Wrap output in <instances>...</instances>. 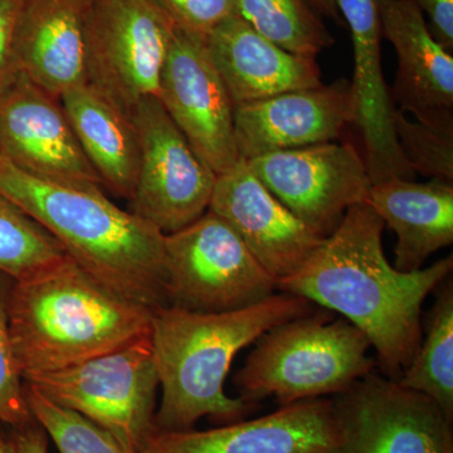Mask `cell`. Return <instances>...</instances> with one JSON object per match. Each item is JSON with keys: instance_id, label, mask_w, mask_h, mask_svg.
<instances>
[{"instance_id": "1", "label": "cell", "mask_w": 453, "mask_h": 453, "mask_svg": "<svg viewBox=\"0 0 453 453\" xmlns=\"http://www.w3.org/2000/svg\"><path fill=\"white\" fill-rule=\"evenodd\" d=\"M384 226L366 203L354 205L309 261L277 282V290L342 315L371 342L380 374L398 381L422 342L423 303L452 275L453 256L401 273L384 255Z\"/></svg>"}, {"instance_id": "2", "label": "cell", "mask_w": 453, "mask_h": 453, "mask_svg": "<svg viewBox=\"0 0 453 453\" xmlns=\"http://www.w3.org/2000/svg\"><path fill=\"white\" fill-rule=\"evenodd\" d=\"M312 311L314 303L282 291L232 311L154 309L150 340L162 388L155 413L157 431H189L203 417L229 425L256 412L258 404L226 395L234 357L277 325Z\"/></svg>"}, {"instance_id": "3", "label": "cell", "mask_w": 453, "mask_h": 453, "mask_svg": "<svg viewBox=\"0 0 453 453\" xmlns=\"http://www.w3.org/2000/svg\"><path fill=\"white\" fill-rule=\"evenodd\" d=\"M0 196L40 223L83 271L150 309L166 305L164 235L103 188L35 177L0 155Z\"/></svg>"}, {"instance_id": "4", "label": "cell", "mask_w": 453, "mask_h": 453, "mask_svg": "<svg viewBox=\"0 0 453 453\" xmlns=\"http://www.w3.org/2000/svg\"><path fill=\"white\" fill-rule=\"evenodd\" d=\"M153 310L116 294L70 257L13 281L7 312L18 372L25 380L149 335Z\"/></svg>"}, {"instance_id": "5", "label": "cell", "mask_w": 453, "mask_h": 453, "mask_svg": "<svg viewBox=\"0 0 453 453\" xmlns=\"http://www.w3.org/2000/svg\"><path fill=\"white\" fill-rule=\"evenodd\" d=\"M368 338L329 310L312 311L273 327L256 342L234 375L241 398L280 405L336 395L375 371Z\"/></svg>"}, {"instance_id": "6", "label": "cell", "mask_w": 453, "mask_h": 453, "mask_svg": "<svg viewBox=\"0 0 453 453\" xmlns=\"http://www.w3.org/2000/svg\"><path fill=\"white\" fill-rule=\"evenodd\" d=\"M25 381L50 401L106 429L127 451L139 453L157 431L159 377L150 334L103 356Z\"/></svg>"}, {"instance_id": "7", "label": "cell", "mask_w": 453, "mask_h": 453, "mask_svg": "<svg viewBox=\"0 0 453 453\" xmlns=\"http://www.w3.org/2000/svg\"><path fill=\"white\" fill-rule=\"evenodd\" d=\"M164 255L166 305L196 312L232 311L277 291L275 277L232 226L211 211L164 235Z\"/></svg>"}, {"instance_id": "8", "label": "cell", "mask_w": 453, "mask_h": 453, "mask_svg": "<svg viewBox=\"0 0 453 453\" xmlns=\"http://www.w3.org/2000/svg\"><path fill=\"white\" fill-rule=\"evenodd\" d=\"M175 29L153 0H88V83L127 113L157 97Z\"/></svg>"}, {"instance_id": "9", "label": "cell", "mask_w": 453, "mask_h": 453, "mask_svg": "<svg viewBox=\"0 0 453 453\" xmlns=\"http://www.w3.org/2000/svg\"><path fill=\"white\" fill-rule=\"evenodd\" d=\"M138 134V181L131 211L174 234L210 210L217 174L203 162L157 97L140 101L130 113Z\"/></svg>"}, {"instance_id": "10", "label": "cell", "mask_w": 453, "mask_h": 453, "mask_svg": "<svg viewBox=\"0 0 453 453\" xmlns=\"http://www.w3.org/2000/svg\"><path fill=\"white\" fill-rule=\"evenodd\" d=\"M332 399L336 453H453V419L445 411L377 371Z\"/></svg>"}, {"instance_id": "11", "label": "cell", "mask_w": 453, "mask_h": 453, "mask_svg": "<svg viewBox=\"0 0 453 453\" xmlns=\"http://www.w3.org/2000/svg\"><path fill=\"white\" fill-rule=\"evenodd\" d=\"M246 163L288 210L325 238L351 207L365 203L372 186L362 151L351 142L276 151Z\"/></svg>"}, {"instance_id": "12", "label": "cell", "mask_w": 453, "mask_h": 453, "mask_svg": "<svg viewBox=\"0 0 453 453\" xmlns=\"http://www.w3.org/2000/svg\"><path fill=\"white\" fill-rule=\"evenodd\" d=\"M157 98L196 153L217 175L240 162L234 104L211 62L204 38L175 29Z\"/></svg>"}, {"instance_id": "13", "label": "cell", "mask_w": 453, "mask_h": 453, "mask_svg": "<svg viewBox=\"0 0 453 453\" xmlns=\"http://www.w3.org/2000/svg\"><path fill=\"white\" fill-rule=\"evenodd\" d=\"M0 155L35 177L103 188L61 100L23 73L0 95Z\"/></svg>"}, {"instance_id": "14", "label": "cell", "mask_w": 453, "mask_h": 453, "mask_svg": "<svg viewBox=\"0 0 453 453\" xmlns=\"http://www.w3.org/2000/svg\"><path fill=\"white\" fill-rule=\"evenodd\" d=\"M208 211L232 226L277 282L296 273L325 241L288 210L242 159L217 175Z\"/></svg>"}, {"instance_id": "15", "label": "cell", "mask_w": 453, "mask_h": 453, "mask_svg": "<svg viewBox=\"0 0 453 453\" xmlns=\"http://www.w3.org/2000/svg\"><path fill=\"white\" fill-rule=\"evenodd\" d=\"M333 399L281 405L275 412L207 431H155L139 453H336Z\"/></svg>"}, {"instance_id": "16", "label": "cell", "mask_w": 453, "mask_h": 453, "mask_svg": "<svg viewBox=\"0 0 453 453\" xmlns=\"http://www.w3.org/2000/svg\"><path fill=\"white\" fill-rule=\"evenodd\" d=\"M356 120L351 83L297 89L234 106V136L241 159L332 142Z\"/></svg>"}, {"instance_id": "17", "label": "cell", "mask_w": 453, "mask_h": 453, "mask_svg": "<svg viewBox=\"0 0 453 453\" xmlns=\"http://www.w3.org/2000/svg\"><path fill=\"white\" fill-rule=\"evenodd\" d=\"M347 20L354 50L351 83L356 125L372 184L390 179L413 180L416 173L405 160L393 127L390 91L381 71V26L378 0H335Z\"/></svg>"}, {"instance_id": "18", "label": "cell", "mask_w": 453, "mask_h": 453, "mask_svg": "<svg viewBox=\"0 0 453 453\" xmlns=\"http://www.w3.org/2000/svg\"><path fill=\"white\" fill-rule=\"evenodd\" d=\"M381 35L392 43L398 70L393 104L426 124L453 127V56L431 35L425 14L408 0H378Z\"/></svg>"}, {"instance_id": "19", "label": "cell", "mask_w": 453, "mask_h": 453, "mask_svg": "<svg viewBox=\"0 0 453 453\" xmlns=\"http://www.w3.org/2000/svg\"><path fill=\"white\" fill-rule=\"evenodd\" d=\"M204 42L234 106L323 85L314 57L281 49L234 14Z\"/></svg>"}, {"instance_id": "20", "label": "cell", "mask_w": 453, "mask_h": 453, "mask_svg": "<svg viewBox=\"0 0 453 453\" xmlns=\"http://www.w3.org/2000/svg\"><path fill=\"white\" fill-rule=\"evenodd\" d=\"M88 0H29L18 29L19 73L57 98L88 83Z\"/></svg>"}, {"instance_id": "21", "label": "cell", "mask_w": 453, "mask_h": 453, "mask_svg": "<svg viewBox=\"0 0 453 453\" xmlns=\"http://www.w3.org/2000/svg\"><path fill=\"white\" fill-rule=\"evenodd\" d=\"M366 204L396 235L395 264L414 273L453 243V184L390 179L372 184Z\"/></svg>"}, {"instance_id": "22", "label": "cell", "mask_w": 453, "mask_h": 453, "mask_svg": "<svg viewBox=\"0 0 453 453\" xmlns=\"http://www.w3.org/2000/svg\"><path fill=\"white\" fill-rule=\"evenodd\" d=\"M59 100L103 187L130 202L140 162L138 134L130 113L89 83L65 92Z\"/></svg>"}, {"instance_id": "23", "label": "cell", "mask_w": 453, "mask_h": 453, "mask_svg": "<svg viewBox=\"0 0 453 453\" xmlns=\"http://www.w3.org/2000/svg\"><path fill=\"white\" fill-rule=\"evenodd\" d=\"M436 299L422 321V342L398 383L429 396L453 419V281L437 286Z\"/></svg>"}, {"instance_id": "24", "label": "cell", "mask_w": 453, "mask_h": 453, "mask_svg": "<svg viewBox=\"0 0 453 453\" xmlns=\"http://www.w3.org/2000/svg\"><path fill=\"white\" fill-rule=\"evenodd\" d=\"M234 14L281 49L318 57L334 35L308 0H232Z\"/></svg>"}, {"instance_id": "25", "label": "cell", "mask_w": 453, "mask_h": 453, "mask_svg": "<svg viewBox=\"0 0 453 453\" xmlns=\"http://www.w3.org/2000/svg\"><path fill=\"white\" fill-rule=\"evenodd\" d=\"M67 257L40 223L0 196V273L12 281H25Z\"/></svg>"}, {"instance_id": "26", "label": "cell", "mask_w": 453, "mask_h": 453, "mask_svg": "<svg viewBox=\"0 0 453 453\" xmlns=\"http://www.w3.org/2000/svg\"><path fill=\"white\" fill-rule=\"evenodd\" d=\"M25 395L33 418L52 438L59 453H133L106 429L50 401L26 381Z\"/></svg>"}, {"instance_id": "27", "label": "cell", "mask_w": 453, "mask_h": 453, "mask_svg": "<svg viewBox=\"0 0 453 453\" xmlns=\"http://www.w3.org/2000/svg\"><path fill=\"white\" fill-rule=\"evenodd\" d=\"M393 127L399 148L416 174L453 184V127L411 120L395 107Z\"/></svg>"}, {"instance_id": "28", "label": "cell", "mask_w": 453, "mask_h": 453, "mask_svg": "<svg viewBox=\"0 0 453 453\" xmlns=\"http://www.w3.org/2000/svg\"><path fill=\"white\" fill-rule=\"evenodd\" d=\"M12 282L0 273V425L17 428L35 418L27 404L25 380L18 372L9 335L7 303Z\"/></svg>"}, {"instance_id": "29", "label": "cell", "mask_w": 453, "mask_h": 453, "mask_svg": "<svg viewBox=\"0 0 453 453\" xmlns=\"http://www.w3.org/2000/svg\"><path fill=\"white\" fill-rule=\"evenodd\" d=\"M179 31L205 38L234 14L232 0H153Z\"/></svg>"}, {"instance_id": "30", "label": "cell", "mask_w": 453, "mask_h": 453, "mask_svg": "<svg viewBox=\"0 0 453 453\" xmlns=\"http://www.w3.org/2000/svg\"><path fill=\"white\" fill-rule=\"evenodd\" d=\"M29 0H0V95L19 74L16 56L18 29Z\"/></svg>"}, {"instance_id": "31", "label": "cell", "mask_w": 453, "mask_h": 453, "mask_svg": "<svg viewBox=\"0 0 453 453\" xmlns=\"http://www.w3.org/2000/svg\"><path fill=\"white\" fill-rule=\"evenodd\" d=\"M429 18V32L447 50L453 52V0H408Z\"/></svg>"}, {"instance_id": "32", "label": "cell", "mask_w": 453, "mask_h": 453, "mask_svg": "<svg viewBox=\"0 0 453 453\" xmlns=\"http://www.w3.org/2000/svg\"><path fill=\"white\" fill-rule=\"evenodd\" d=\"M16 453H49V434L40 423L33 421L9 432Z\"/></svg>"}, {"instance_id": "33", "label": "cell", "mask_w": 453, "mask_h": 453, "mask_svg": "<svg viewBox=\"0 0 453 453\" xmlns=\"http://www.w3.org/2000/svg\"><path fill=\"white\" fill-rule=\"evenodd\" d=\"M310 5L315 9L320 17L329 18L336 23H342V16L335 0H308Z\"/></svg>"}, {"instance_id": "34", "label": "cell", "mask_w": 453, "mask_h": 453, "mask_svg": "<svg viewBox=\"0 0 453 453\" xmlns=\"http://www.w3.org/2000/svg\"><path fill=\"white\" fill-rule=\"evenodd\" d=\"M0 453H16L11 437L9 434H5L3 425H0Z\"/></svg>"}]
</instances>
